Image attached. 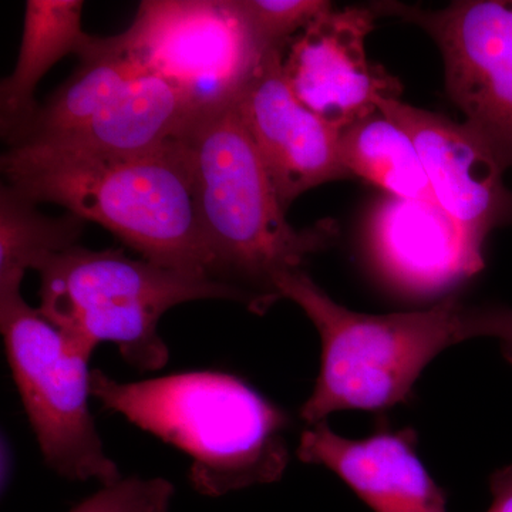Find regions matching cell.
Wrapping results in <instances>:
<instances>
[{
  "instance_id": "5",
  "label": "cell",
  "mask_w": 512,
  "mask_h": 512,
  "mask_svg": "<svg viewBox=\"0 0 512 512\" xmlns=\"http://www.w3.org/2000/svg\"><path fill=\"white\" fill-rule=\"evenodd\" d=\"M39 312L84 356L114 343L128 365L156 372L168 362L158 322L174 306L201 299L244 305L241 293L211 276L130 258L120 249L76 247L37 268Z\"/></svg>"
},
{
  "instance_id": "17",
  "label": "cell",
  "mask_w": 512,
  "mask_h": 512,
  "mask_svg": "<svg viewBox=\"0 0 512 512\" xmlns=\"http://www.w3.org/2000/svg\"><path fill=\"white\" fill-rule=\"evenodd\" d=\"M339 151L352 177L384 194L436 202L412 138L379 110L340 131Z\"/></svg>"
},
{
  "instance_id": "18",
  "label": "cell",
  "mask_w": 512,
  "mask_h": 512,
  "mask_svg": "<svg viewBox=\"0 0 512 512\" xmlns=\"http://www.w3.org/2000/svg\"><path fill=\"white\" fill-rule=\"evenodd\" d=\"M8 184L0 190V296L20 293L29 269L79 245L86 221L74 214L49 217Z\"/></svg>"
},
{
  "instance_id": "21",
  "label": "cell",
  "mask_w": 512,
  "mask_h": 512,
  "mask_svg": "<svg viewBox=\"0 0 512 512\" xmlns=\"http://www.w3.org/2000/svg\"><path fill=\"white\" fill-rule=\"evenodd\" d=\"M461 338H493L512 363V309L505 306H466L461 312Z\"/></svg>"
},
{
  "instance_id": "19",
  "label": "cell",
  "mask_w": 512,
  "mask_h": 512,
  "mask_svg": "<svg viewBox=\"0 0 512 512\" xmlns=\"http://www.w3.org/2000/svg\"><path fill=\"white\" fill-rule=\"evenodd\" d=\"M262 53L286 50L313 20L333 8L325 0H235Z\"/></svg>"
},
{
  "instance_id": "6",
  "label": "cell",
  "mask_w": 512,
  "mask_h": 512,
  "mask_svg": "<svg viewBox=\"0 0 512 512\" xmlns=\"http://www.w3.org/2000/svg\"><path fill=\"white\" fill-rule=\"evenodd\" d=\"M0 329L13 379L40 453L72 481H120L90 412L92 372L84 356L22 293L0 296Z\"/></svg>"
},
{
  "instance_id": "13",
  "label": "cell",
  "mask_w": 512,
  "mask_h": 512,
  "mask_svg": "<svg viewBox=\"0 0 512 512\" xmlns=\"http://www.w3.org/2000/svg\"><path fill=\"white\" fill-rule=\"evenodd\" d=\"M413 430L346 439L326 421L303 431L296 456L329 468L375 512H447V497L416 453Z\"/></svg>"
},
{
  "instance_id": "2",
  "label": "cell",
  "mask_w": 512,
  "mask_h": 512,
  "mask_svg": "<svg viewBox=\"0 0 512 512\" xmlns=\"http://www.w3.org/2000/svg\"><path fill=\"white\" fill-rule=\"evenodd\" d=\"M180 140L190 158L195 202L215 276L264 315L281 301L278 281L335 242L336 221L305 229L286 221L271 177L235 99L200 111Z\"/></svg>"
},
{
  "instance_id": "8",
  "label": "cell",
  "mask_w": 512,
  "mask_h": 512,
  "mask_svg": "<svg viewBox=\"0 0 512 512\" xmlns=\"http://www.w3.org/2000/svg\"><path fill=\"white\" fill-rule=\"evenodd\" d=\"M377 18L419 26L439 47L448 97L505 170H512V0H457L427 9L373 2Z\"/></svg>"
},
{
  "instance_id": "10",
  "label": "cell",
  "mask_w": 512,
  "mask_h": 512,
  "mask_svg": "<svg viewBox=\"0 0 512 512\" xmlns=\"http://www.w3.org/2000/svg\"><path fill=\"white\" fill-rule=\"evenodd\" d=\"M284 53H262L235 103L288 211L306 191L353 177L340 158L339 128L306 109L292 93L282 69Z\"/></svg>"
},
{
  "instance_id": "4",
  "label": "cell",
  "mask_w": 512,
  "mask_h": 512,
  "mask_svg": "<svg viewBox=\"0 0 512 512\" xmlns=\"http://www.w3.org/2000/svg\"><path fill=\"white\" fill-rule=\"evenodd\" d=\"M319 332L322 363L301 417L309 426L342 410H386L409 402L423 370L443 350L463 342V302L456 293L424 311L369 315L345 308L303 269L278 281Z\"/></svg>"
},
{
  "instance_id": "9",
  "label": "cell",
  "mask_w": 512,
  "mask_h": 512,
  "mask_svg": "<svg viewBox=\"0 0 512 512\" xmlns=\"http://www.w3.org/2000/svg\"><path fill=\"white\" fill-rule=\"evenodd\" d=\"M376 19L370 5L333 6L284 53L282 69L296 99L340 131L375 113L377 101L402 94L399 80L367 59L366 39Z\"/></svg>"
},
{
  "instance_id": "1",
  "label": "cell",
  "mask_w": 512,
  "mask_h": 512,
  "mask_svg": "<svg viewBox=\"0 0 512 512\" xmlns=\"http://www.w3.org/2000/svg\"><path fill=\"white\" fill-rule=\"evenodd\" d=\"M2 173L23 197L96 222L141 258L217 279L198 217L190 158L180 138L133 156L9 147Z\"/></svg>"
},
{
  "instance_id": "7",
  "label": "cell",
  "mask_w": 512,
  "mask_h": 512,
  "mask_svg": "<svg viewBox=\"0 0 512 512\" xmlns=\"http://www.w3.org/2000/svg\"><path fill=\"white\" fill-rule=\"evenodd\" d=\"M117 37L146 72L202 110L235 99L262 56L235 0H146Z\"/></svg>"
},
{
  "instance_id": "22",
  "label": "cell",
  "mask_w": 512,
  "mask_h": 512,
  "mask_svg": "<svg viewBox=\"0 0 512 512\" xmlns=\"http://www.w3.org/2000/svg\"><path fill=\"white\" fill-rule=\"evenodd\" d=\"M491 493L493 504L487 512H512V466L491 477Z\"/></svg>"
},
{
  "instance_id": "3",
  "label": "cell",
  "mask_w": 512,
  "mask_h": 512,
  "mask_svg": "<svg viewBox=\"0 0 512 512\" xmlns=\"http://www.w3.org/2000/svg\"><path fill=\"white\" fill-rule=\"evenodd\" d=\"M104 409L183 451L188 480L205 497L281 480L289 464L291 419L241 377L194 370L141 382L92 372Z\"/></svg>"
},
{
  "instance_id": "16",
  "label": "cell",
  "mask_w": 512,
  "mask_h": 512,
  "mask_svg": "<svg viewBox=\"0 0 512 512\" xmlns=\"http://www.w3.org/2000/svg\"><path fill=\"white\" fill-rule=\"evenodd\" d=\"M144 74L150 73L128 55L119 37H99L72 76L8 140L9 147L42 146L79 130Z\"/></svg>"
},
{
  "instance_id": "15",
  "label": "cell",
  "mask_w": 512,
  "mask_h": 512,
  "mask_svg": "<svg viewBox=\"0 0 512 512\" xmlns=\"http://www.w3.org/2000/svg\"><path fill=\"white\" fill-rule=\"evenodd\" d=\"M82 0H28L15 69L2 80L0 120L6 141L36 113L35 90L63 57L92 52L99 37L82 28Z\"/></svg>"
},
{
  "instance_id": "14",
  "label": "cell",
  "mask_w": 512,
  "mask_h": 512,
  "mask_svg": "<svg viewBox=\"0 0 512 512\" xmlns=\"http://www.w3.org/2000/svg\"><path fill=\"white\" fill-rule=\"evenodd\" d=\"M202 111L180 87L156 74L133 80L86 126L46 147L106 156L147 153L177 140Z\"/></svg>"
},
{
  "instance_id": "12",
  "label": "cell",
  "mask_w": 512,
  "mask_h": 512,
  "mask_svg": "<svg viewBox=\"0 0 512 512\" xmlns=\"http://www.w3.org/2000/svg\"><path fill=\"white\" fill-rule=\"evenodd\" d=\"M367 245L380 278L414 298L451 295L484 269V249L436 202L384 194L370 211Z\"/></svg>"
},
{
  "instance_id": "11",
  "label": "cell",
  "mask_w": 512,
  "mask_h": 512,
  "mask_svg": "<svg viewBox=\"0 0 512 512\" xmlns=\"http://www.w3.org/2000/svg\"><path fill=\"white\" fill-rule=\"evenodd\" d=\"M376 107L412 138L434 201L476 247L484 249L494 229L512 224L507 170L473 128L400 99Z\"/></svg>"
},
{
  "instance_id": "20",
  "label": "cell",
  "mask_w": 512,
  "mask_h": 512,
  "mask_svg": "<svg viewBox=\"0 0 512 512\" xmlns=\"http://www.w3.org/2000/svg\"><path fill=\"white\" fill-rule=\"evenodd\" d=\"M175 488L165 478H121L101 485L70 512H170Z\"/></svg>"
}]
</instances>
